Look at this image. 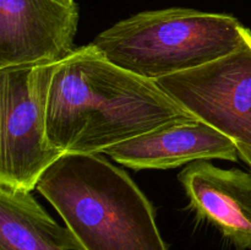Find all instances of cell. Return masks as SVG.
<instances>
[{
  "mask_svg": "<svg viewBox=\"0 0 251 250\" xmlns=\"http://www.w3.org/2000/svg\"><path fill=\"white\" fill-rule=\"evenodd\" d=\"M0 250H80L69 228L42 207L32 191L0 185Z\"/></svg>",
  "mask_w": 251,
  "mask_h": 250,
  "instance_id": "9c48e42d",
  "label": "cell"
},
{
  "mask_svg": "<svg viewBox=\"0 0 251 250\" xmlns=\"http://www.w3.org/2000/svg\"><path fill=\"white\" fill-rule=\"evenodd\" d=\"M247 29L232 15L171 7L122 20L92 44L117 66L156 81L237 50Z\"/></svg>",
  "mask_w": 251,
  "mask_h": 250,
  "instance_id": "3957f363",
  "label": "cell"
},
{
  "mask_svg": "<svg viewBox=\"0 0 251 250\" xmlns=\"http://www.w3.org/2000/svg\"><path fill=\"white\" fill-rule=\"evenodd\" d=\"M77 4L0 0V69L53 65L75 51Z\"/></svg>",
  "mask_w": 251,
  "mask_h": 250,
  "instance_id": "8992f818",
  "label": "cell"
},
{
  "mask_svg": "<svg viewBox=\"0 0 251 250\" xmlns=\"http://www.w3.org/2000/svg\"><path fill=\"white\" fill-rule=\"evenodd\" d=\"M178 179L199 218L217 227L237 250L251 249L250 172L200 159L183 169Z\"/></svg>",
  "mask_w": 251,
  "mask_h": 250,
  "instance_id": "52a82bcc",
  "label": "cell"
},
{
  "mask_svg": "<svg viewBox=\"0 0 251 250\" xmlns=\"http://www.w3.org/2000/svg\"><path fill=\"white\" fill-rule=\"evenodd\" d=\"M36 189L61 216L80 250H168L149 199L100 153L63 154Z\"/></svg>",
  "mask_w": 251,
  "mask_h": 250,
  "instance_id": "7a4b0ae2",
  "label": "cell"
},
{
  "mask_svg": "<svg viewBox=\"0 0 251 250\" xmlns=\"http://www.w3.org/2000/svg\"><path fill=\"white\" fill-rule=\"evenodd\" d=\"M195 120L156 81L117 66L92 43L54 66L47 136L63 153H102L159 127Z\"/></svg>",
  "mask_w": 251,
  "mask_h": 250,
  "instance_id": "6da1fadb",
  "label": "cell"
},
{
  "mask_svg": "<svg viewBox=\"0 0 251 250\" xmlns=\"http://www.w3.org/2000/svg\"><path fill=\"white\" fill-rule=\"evenodd\" d=\"M59 1L64 2V4H66V5H73V4H75V0H59Z\"/></svg>",
  "mask_w": 251,
  "mask_h": 250,
  "instance_id": "30bf717a",
  "label": "cell"
},
{
  "mask_svg": "<svg viewBox=\"0 0 251 250\" xmlns=\"http://www.w3.org/2000/svg\"><path fill=\"white\" fill-rule=\"evenodd\" d=\"M184 109L217 129L251 167V31L237 50L191 70L156 80Z\"/></svg>",
  "mask_w": 251,
  "mask_h": 250,
  "instance_id": "5b68a950",
  "label": "cell"
},
{
  "mask_svg": "<svg viewBox=\"0 0 251 250\" xmlns=\"http://www.w3.org/2000/svg\"><path fill=\"white\" fill-rule=\"evenodd\" d=\"M102 154L135 171L176 168L200 159L239 158L234 142L202 120L159 127L108 147Z\"/></svg>",
  "mask_w": 251,
  "mask_h": 250,
  "instance_id": "ba28073f",
  "label": "cell"
},
{
  "mask_svg": "<svg viewBox=\"0 0 251 250\" xmlns=\"http://www.w3.org/2000/svg\"><path fill=\"white\" fill-rule=\"evenodd\" d=\"M53 65L0 69V185L32 191L61 151L47 136Z\"/></svg>",
  "mask_w": 251,
  "mask_h": 250,
  "instance_id": "277c9868",
  "label": "cell"
}]
</instances>
